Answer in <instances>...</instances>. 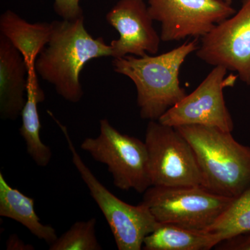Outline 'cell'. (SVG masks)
<instances>
[{"instance_id": "1", "label": "cell", "mask_w": 250, "mask_h": 250, "mask_svg": "<svg viewBox=\"0 0 250 250\" xmlns=\"http://www.w3.org/2000/svg\"><path fill=\"white\" fill-rule=\"evenodd\" d=\"M83 20L52 22V37L35 65L37 74L72 103L83 98L80 75L85 64L92 59L112 56L111 46L103 38L93 39L85 29Z\"/></svg>"}, {"instance_id": "2", "label": "cell", "mask_w": 250, "mask_h": 250, "mask_svg": "<svg viewBox=\"0 0 250 250\" xmlns=\"http://www.w3.org/2000/svg\"><path fill=\"white\" fill-rule=\"evenodd\" d=\"M199 45L198 39H194L159 55L114 59V71L134 82L142 119L159 121L187 95L181 86L179 72L186 59L196 52Z\"/></svg>"}, {"instance_id": "3", "label": "cell", "mask_w": 250, "mask_h": 250, "mask_svg": "<svg viewBox=\"0 0 250 250\" xmlns=\"http://www.w3.org/2000/svg\"><path fill=\"white\" fill-rule=\"evenodd\" d=\"M193 149L201 185L210 191L235 198L250 187V147L235 140L231 132L212 126L175 127Z\"/></svg>"}, {"instance_id": "4", "label": "cell", "mask_w": 250, "mask_h": 250, "mask_svg": "<svg viewBox=\"0 0 250 250\" xmlns=\"http://www.w3.org/2000/svg\"><path fill=\"white\" fill-rule=\"evenodd\" d=\"M57 123L66 139L72 163L106 219L118 249L142 250L145 238L156 229L159 223L143 202L136 206L129 205L106 188L82 160L66 127Z\"/></svg>"}, {"instance_id": "5", "label": "cell", "mask_w": 250, "mask_h": 250, "mask_svg": "<svg viewBox=\"0 0 250 250\" xmlns=\"http://www.w3.org/2000/svg\"><path fill=\"white\" fill-rule=\"evenodd\" d=\"M80 147L94 160L107 166L118 188L144 193L152 187L146 143L122 134L107 119L100 121L98 137L86 138Z\"/></svg>"}, {"instance_id": "6", "label": "cell", "mask_w": 250, "mask_h": 250, "mask_svg": "<svg viewBox=\"0 0 250 250\" xmlns=\"http://www.w3.org/2000/svg\"><path fill=\"white\" fill-rule=\"evenodd\" d=\"M233 200L202 185L152 186L143 193L142 202L158 223L207 231Z\"/></svg>"}, {"instance_id": "7", "label": "cell", "mask_w": 250, "mask_h": 250, "mask_svg": "<svg viewBox=\"0 0 250 250\" xmlns=\"http://www.w3.org/2000/svg\"><path fill=\"white\" fill-rule=\"evenodd\" d=\"M145 143L152 187L201 185L193 149L175 127L149 121Z\"/></svg>"}, {"instance_id": "8", "label": "cell", "mask_w": 250, "mask_h": 250, "mask_svg": "<svg viewBox=\"0 0 250 250\" xmlns=\"http://www.w3.org/2000/svg\"><path fill=\"white\" fill-rule=\"evenodd\" d=\"M225 67L215 66L191 93L159 118L162 124L177 127L184 125L212 126L232 132L234 124L229 111L224 89L236 83L237 75H228Z\"/></svg>"}, {"instance_id": "9", "label": "cell", "mask_w": 250, "mask_h": 250, "mask_svg": "<svg viewBox=\"0 0 250 250\" xmlns=\"http://www.w3.org/2000/svg\"><path fill=\"white\" fill-rule=\"evenodd\" d=\"M154 21L161 24L164 42L200 39L236 13L224 0H147Z\"/></svg>"}, {"instance_id": "10", "label": "cell", "mask_w": 250, "mask_h": 250, "mask_svg": "<svg viewBox=\"0 0 250 250\" xmlns=\"http://www.w3.org/2000/svg\"><path fill=\"white\" fill-rule=\"evenodd\" d=\"M195 53L208 65L236 72L250 85V0H243L241 9L201 38Z\"/></svg>"}, {"instance_id": "11", "label": "cell", "mask_w": 250, "mask_h": 250, "mask_svg": "<svg viewBox=\"0 0 250 250\" xmlns=\"http://www.w3.org/2000/svg\"><path fill=\"white\" fill-rule=\"evenodd\" d=\"M116 29L119 39L111 41V57L154 55L160 47L161 36L153 25L154 20L143 0H119L106 16Z\"/></svg>"}, {"instance_id": "12", "label": "cell", "mask_w": 250, "mask_h": 250, "mask_svg": "<svg viewBox=\"0 0 250 250\" xmlns=\"http://www.w3.org/2000/svg\"><path fill=\"white\" fill-rule=\"evenodd\" d=\"M27 67L22 54L0 35V116L16 121L26 103Z\"/></svg>"}, {"instance_id": "13", "label": "cell", "mask_w": 250, "mask_h": 250, "mask_svg": "<svg viewBox=\"0 0 250 250\" xmlns=\"http://www.w3.org/2000/svg\"><path fill=\"white\" fill-rule=\"evenodd\" d=\"M1 34L22 54L27 71L36 70V62L49 43L53 31L52 23H29L7 10L0 17Z\"/></svg>"}, {"instance_id": "14", "label": "cell", "mask_w": 250, "mask_h": 250, "mask_svg": "<svg viewBox=\"0 0 250 250\" xmlns=\"http://www.w3.org/2000/svg\"><path fill=\"white\" fill-rule=\"evenodd\" d=\"M27 98L21 113L22 126L20 134L24 139L26 149L29 156L38 166L46 167L52 157L50 147L41 139L40 118L38 111V104L45 100L43 90L38 81L36 70L28 71Z\"/></svg>"}, {"instance_id": "15", "label": "cell", "mask_w": 250, "mask_h": 250, "mask_svg": "<svg viewBox=\"0 0 250 250\" xmlns=\"http://www.w3.org/2000/svg\"><path fill=\"white\" fill-rule=\"evenodd\" d=\"M0 216L21 223L39 239L49 246L57 241L56 229L41 222L34 208V200L11 187L0 172Z\"/></svg>"}, {"instance_id": "16", "label": "cell", "mask_w": 250, "mask_h": 250, "mask_svg": "<svg viewBox=\"0 0 250 250\" xmlns=\"http://www.w3.org/2000/svg\"><path fill=\"white\" fill-rule=\"evenodd\" d=\"M221 238L215 233L170 223H159L143 241L144 250H210Z\"/></svg>"}, {"instance_id": "17", "label": "cell", "mask_w": 250, "mask_h": 250, "mask_svg": "<svg viewBox=\"0 0 250 250\" xmlns=\"http://www.w3.org/2000/svg\"><path fill=\"white\" fill-rule=\"evenodd\" d=\"M207 231L216 233L222 241L250 231V187L233 198L228 208Z\"/></svg>"}, {"instance_id": "18", "label": "cell", "mask_w": 250, "mask_h": 250, "mask_svg": "<svg viewBox=\"0 0 250 250\" xmlns=\"http://www.w3.org/2000/svg\"><path fill=\"white\" fill-rule=\"evenodd\" d=\"M97 220L78 221L49 246V250H101L95 234Z\"/></svg>"}, {"instance_id": "19", "label": "cell", "mask_w": 250, "mask_h": 250, "mask_svg": "<svg viewBox=\"0 0 250 250\" xmlns=\"http://www.w3.org/2000/svg\"><path fill=\"white\" fill-rule=\"evenodd\" d=\"M80 0H54L56 13L63 20L75 21L83 17Z\"/></svg>"}, {"instance_id": "20", "label": "cell", "mask_w": 250, "mask_h": 250, "mask_svg": "<svg viewBox=\"0 0 250 250\" xmlns=\"http://www.w3.org/2000/svg\"><path fill=\"white\" fill-rule=\"evenodd\" d=\"M217 250H250V231L226 238L215 248Z\"/></svg>"}, {"instance_id": "21", "label": "cell", "mask_w": 250, "mask_h": 250, "mask_svg": "<svg viewBox=\"0 0 250 250\" xmlns=\"http://www.w3.org/2000/svg\"><path fill=\"white\" fill-rule=\"evenodd\" d=\"M7 250H34L35 248L32 245L24 243L16 234L10 235L6 243Z\"/></svg>"}, {"instance_id": "22", "label": "cell", "mask_w": 250, "mask_h": 250, "mask_svg": "<svg viewBox=\"0 0 250 250\" xmlns=\"http://www.w3.org/2000/svg\"><path fill=\"white\" fill-rule=\"evenodd\" d=\"M224 1H227V2L230 3V4H231L232 3L233 0H224Z\"/></svg>"}]
</instances>
